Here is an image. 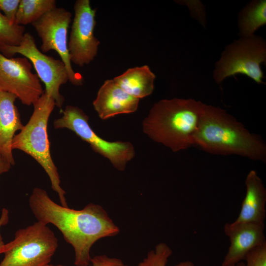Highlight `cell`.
Returning a JSON list of instances; mask_svg holds the SVG:
<instances>
[{"label":"cell","instance_id":"15","mask_svg":"<svg viewBox=\"0 0 266 266\" xmlns=\"http://www.w3.org/2000/svg\"><path fill=\"white\" fill-rule=\"evenodd\" d=\"M245 183L246 191L235 223L265 224L266 190L263 183L254 170L247 175Z\"/></svg>","mask_w":266,"mask_h":266},{"label":"cell","instance_id":"1","mask_svg":"<svg viewBox=\"0 0 266 266\" xmlns=\"http://www.w3.org/2000/svg\"><path fill=\"white\" fill-rule=\"evenodd\" d=\"M29 204L37 221L55 226L65 240L72 246L76 266H89L93 245L100 238L114 236L120 232L99 204L89 203L80 210L64 207L56 203L45 190L38 187L33 189Z\"/></svg>","mask_w":266,"mask_h":266},{"label":"cell","instance_id":"12","mask_svg":"<svg viewBox=\"0 0 266 266\" xmlns=\"http://www.w3.org/2000/svg\"><path fill=\"white\" fill-rule=\"evenodd\" d=\"M264 229L265 224H226L224 233L229 237L231 245L222 266H235L245 259L249 252L266 243Z\"/></svg>","mask_w":266,"mask_h":266},{"label":"cell","instance_id":"26","mask_svg":"<svg viewBox=\"0 0 266 266\" xmlns=\"http://www.w3.org/2000/svg\"><path fill=\"white\" fill-rule=\"evenodd\" d=\"M244 263L242 262H240L239 263H238V264H237L235 266H244Z\"/></svg>","mask_w":266,"mask_h":266},{"label":"cell","instance_id":"16","mask_svg":"<svg viewBox=\"0 0 266 266\" xmlns=\"http://www.w3.org/2000/svg\"><path fill=\"white\" fill-rule=\"evenodd\" d=\"M155 78L150 67L144 65L128 68L113 79L127 93L139 99L152 93Z\"/></svg>","mask_w":266,"mask_h":266},{"label":"cell","instance_id":"23","mask_svg":"<svg viewBox=\"0 0 266 266\" xmlns=\"http://www.w3.org/2000/svg\"><path fill=\"white\" fill-rule=\"evenodd\" d=\"M20 0H0V11L12 24L15 23L16 14Z\"/></svg>","mask_w":266,"mask_h":266},{"label":"cell","instance_id":"18","mask_svg":"<svg viewBox=\"0 0 266 266\" xmlns=\"http://www.w3.org/2000/svg\"><path fill=\"white\" fill-rule=\"evenodd\" d=\"M266 1L253 2L243 11L240 17V29L245 37L253 35V33L266 23Z\"/></svg>","mask_w":266,"mask_h":266},{"label":"cell","instance_id":"22","mask_svg":"<svg viewBox=\"0 0 266 266\" xmlns=\"http://www.w3.org/2000/svg\"><path fill=\"white\" fill-rule=\"evenodd\" d=\"M92 266H128L121 259L109 257L105 255H97L91 258ZM46 266H65L62 265L49 264Z\"/></svg>","mask_w":266,"mask_h":266},{"label":"cell","instance_id":"5","mask_svg":"<svg viewBox=\"0 0 266 266\" xmlns=\"http://www.w3.org/2000/svg\"><path fill=\"white\" fill-rule=\"evenodd\" d=\"M58 247V240L46 225L39 221L18 230L5 244L0 266H46Z\"/></svg>","mask_w":266,"mask_h":266},{"label":"cell","instance_id":"10","mask_svg":"<svg viewBox=\"0 0 266 266\" xmlns=\"http://www.w3.org/2000/svg\"><path fill=\"white\" fill-rule=\"evenodd\" d=\"M73 8L67 49L71 63L82 67L92 62L98 54L100 42L94 34L96 9L91 7L89 0H77Z\"/></svg>","mask_w":266,"mask_h":266},{"label":"cell","instance_id":"7","mask_svg":"<svg viewBox=\"0 0 266 266\" xmlns=\"http://www.w3.org/2000/svg\"><path fill=\"white\" fill-rule=\"evenodd\" d=\"M0 52L5 57L12 58L16 54L22 55L33 64L39 79L45 85V92L61 108L64 98L60 93L61 85L68 81L64 63L41 52L36 47L34 37L29 33H24L18 46H0Z\"/></svg>","mask_w":266,"mask_h":266},{"label":"cell","instance_id":"24","mask_svg":"<svg viewBox=\"0 0 266 266\" xmlns=\"http://www.w3.org/2000/svg\"><path fill=\"white\" fill-rule=\"evenodd\" d=\"M9 221V212L5 208H2L0 217V230L2 226L6 225ZM5 243L3 242L2 237L0 232V255L3 254Z\"/></svg>","mask_w":266,"mask_h":266},{"label":"cell","instance_id":"13","mask_svg":"<svg viewBox=\"0 0 266 266\" xmlns=\"http://www.w3.org/2000/svg\"><path fill=\"white\" fill-rule=\"evenodd\" d=\"M139 100L125 92L113 79H108L100 88L93 105L100 118L105 120L135 112Z\"/></svg>","mask_w":266,"mask_h":266},{"label":"cell","instance_id":"20","mask_svg":"<svg viewBox=\"0 0 266 266\" xmlns=\"http://www.w3.org/2000/svg\"><path fill=\"white\" fill-rule=\"evenodd\" d=\"M172 251L169 247L164 243L157 244L154 250L149 251L147 257L140 262L137 266H166L168 258ZM175 266H195L190 261L181 262Z\"/></svg>","mask_w":266,"mask_h":266},{"label":"cell","instance_id":"11","mask_svg":"<svg viewBox=\"0 0 266 266\" xmlns=\"http://www.w3.org/2000/svg\"><path fill=\"white\" fill-rule=\"evenodd\" d=\"M26 57L8 58L0 52V91L15 95L26 105H33L44 91Z\"/></svg>","mask_w":266,"mask_h":266},{"label":"cell","instance_id":"9","mask_svg":"<svg viewBox=\"0 0 266 266\" xmlns=\"http://www.w3.org/2000/svg\"><path fill=\"white\" fill-rule=\"evenodd\" d=\"M71 16L66 9L56 7L32 25L41 40L42 52L55 51L66 66L68 81L74 85L79 86L83 84V78L73 70L67 49V32Z\"/></svg>","mask_w":266,"mask_h":266},{"label":"cell","instance_id":"4","mask_svg":"<svg viewBox=\"0 0 266 266\" xmlns=\"http://www.w3.org/2000/svg\"><path fill=\"white\" fill-rule=\"evenodd\" d=\"M33 111L27 124L13 139L12 149H18L33 157L48 175L53 190L59 196L61 205L68 207L62 188L58 169L52 159L47 125L55 105L54 100L45 92L33 104Z\"/></svg>","mask_w":266,"mask_h":266},{"label":"cell","instance_id":"25","mask_svg":"<svg viewBox=\"0 0 266 266\" xmlns=\"http://www.w3.org/2000/svg\"><path fill=\"white\" fill-rule=\"evenodd\" d=\"M11 166L9 162L0 155V175L8 171Z\"/></svg>","mask_w":266,"mask_h":266},{"label":"cell","instance_id":"19","mask_svg":"<svg viewBox=\"0 0 266 266\" xmlns=\"http://www.w3.org/2000/svg\"><path fill=\"white\" fill-rule=\"evenodd\" d=\"M23 26L11 23L0 11V46H18L24 34Z\"/></svg>","mask_w":266,"mask_h":266},{"label":"cell","instance_id":"17","mask_svg":"<svg viewBox=\"0 0 266 266\" xmlns=\"http://www.w3.org/2000/svg\"><path fill=\"white\" fill-rule=\"evenodd\" d=\"M56 7L55 0H20L15 23L21 26L32 24Z\"/></svg>","mask_w":266,"mask_h":266},{"label":"cell","instance_id":"14","mask_svg":"<svg viewBox=\"0 0 266 266\" xmlns=\"http://www.w3.org/2000/svg\"><path fill=\"white\" fill-rule=\"evenodd\" d=\"M15 95L0 91V155L12 166L15 164L12 144L17 131L24 125L15 105Z\"/></svg>","mask_w":266,"mask_h":266},{"label":"cell","instance_id":"3","mask_svg":"<svg viewBox=\"0 0 266 266\" xmlns=\"http://www.w3.org/2000/svg\"><path fill=\"white\" fill-rule=\"evenodd\" d=\"M206 104L195 100L174 98L155 103L143 121V131L154 141L173 152L194 145Z\"/></svg>","mask_w":266,"mask_h":266},{"label":"cell","instance_id":"2","mask_svg":"<svg viewBox=\"0 0 266 266\" xmlns=\"http://www.w3.org/2000/svg\"><path fill=\"white\" fill-rule=\"evenodd\" d=\"M194 145L214 154H235L263 162L266 158V146L260 136L224 110L210 105H206Z\"/></svg>","mask_w":266,"mask_h":266},{"label":"cell","instance_id":"8","mask_svg":"<svg viewBox=\"0 0 266 266\" xmlns=\"http://www.w3.org/2000/svg\"><path fill=\"white\" fill-rule=\"evenodd\" d=\"M266 46L260 37H245L230 45L217 62L214 78L220 83L227 77L245 74L258 84L263 83L261 64L265 62Z\"/></svg>","mask_w":266,"mask_h":266},{"label":"cell","instance_id":"6","mask_svg":"<svg viewBox=\"0 0 266 266\" xmlns=\"http://www.w3.org/2000/svg\"><path fill=\"white\" fill-rule=\"evenodd\" d=\"M61 117L54 121V127L73 132L88 143L95 152L107 158L118 170H124L127 162L134 157V149L131 143L109 142L99 136L90 127L88 116L79 108L67 105Z\"/></svg>","mask_w":266,"mask_h":266},{"label":"cell","instance_id":"21","mask_svg":"<svg viewBox=\"0 0 266 266\" xmlns=\"http://www.w3.org/2000/svg\"><path fill=\"white\" fill-rule=\"evenodd\" d=\"M244 266H266V243L249 252L244 259Z\"/></svg>","mask_w":266,"mask_h":266}]
</instances>
